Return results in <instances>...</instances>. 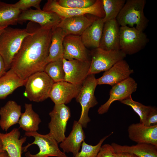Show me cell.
I'll return each mask as SVG.
<instances>
[{
	"mask_svg": "<svg viewBox=\"0 0 157 157\" xmlns=\"http://www.w3.org/2000/svg\"><path fill=\"white\" fill-rule=\"evenodd\" d=\"M20 133L17 128H14L8 133H0V139L3 149L9 157H21L22 145L26 140V137L19 139Z\"/></svg>",
	"mask_w": 157,
	"mask_h": 157,
	"instance_id": "cell-20",
	"label": "cell"
},
{
	"mask_svg": "<svg viewBox=\"0 0 157 157\" xmlns=\"http://www.w3.org/2000/svg\"><path fill=\"white\" fill-rule=\"evenodd\" d=\"M114 155L116 157H139L133 153L126 152H115Z\"/></svg>",
	"mask_w": 157,
	"mask_h": 157,
	"instance_id": "cell-37",
	"label": "cell"
},
{
	"mask_svg": "<svg viewBox=\"0 0 157 157\" xmlns=\"http://www.w3.org/2000/svg\"><path fill=\"white\" fill-rule=\"evenodd\" d=\"M85 15L63 18L58 27L62 29L66 35H72L81 36L98 18L95 16L89 17Z\"/></svg>",
	"mask_w": 157,
	"mask_h": 157,
	"instance_id": "cell-18",
	"label": "cell"
},
{
	"mask_svg": "<svg viewBox=\"0 0 157 157\" xmlns=\"http://www.w3.org/2000/svg\"><path fill=\"white\" fill-rule=\"evenodd\" d=\"M62 19L61 17L54 12L30 8L21 12L18 23L30 21L38 24L42 28L53 30L58 27Z\"/></svg>",
	"mask_w": 157,
	"mask_h": 157,
	"instance_id": "cell-11",
	"label": "cell"
},
{
	"mask_svg": "<svg viewBox=\"0 0 157 157\" xmlns=\"http://www.w3.org/2000/svg\"><path fill=\"white\" fill-rule=\"evenodd\" d=\"M63 58L48 63L44 68V71L54 83L64 81Z\"/></svg>",
	"mask_w": 157,
	"mask_h": 157,
	"instance_id": "cell-30",
	"label": "cell"
},
{
	"mask_svg": "<svg viewBox=\"0 0 157 157\" xmlns=\"http://www.w3.org/2000/svg\"><path fill=\"white\" fill-rule=\"evenodd\" d=\"M26 80L21 79L10 68L0 77V99L5 98L17 88L25 85Z\"/></svg>",
	"mask_w": 157,
	"mask_h": 157,
	"instance_id": "cell-24",
	"label": "cell"
},
{
	"mask_svg": "<svg viewBox=\"0 0 157 157\" xmlns=\"http://www.w3.org/2000/svg\"><path fill=\"white\" fill-rule=\"evenodd\" d=\"M24 107L25 111L22 113L18 122L19 128L25 132H36L39 129L41 120L39 115L33 110L32 104L26 103Z\"/></svg>",
	"mask_w": 157,
	"mask_h": 157,
	"instance_id": "cell-27",
	"label": "cell"
},
{
	"mask_svg": "<svg viewBox=\"0 0 157 157\" xmlns=\"http://www.w3.org/2000/svg\"><path fill=\"white\" fill-rule=\"evenodd\" d=\"M133 72L125 60H121L105 71L101 76L97 79V85L107 84L113 87L130 77Z\"/></svg>",
	"mask_w": 157,
	"mask_h": 157,
	"instance_id": "cell-15",
	"label": "cell"
},
{
	"mask_svg": "<svg viewBox=\"0 0 157 157\" xmlns=\"http://www.w3.org/2000/svg\"><path fill=\"white\" fill-rule=\"evenodd\" d=\"M24 135L34 138V141L22 148V152H26L27 148L31 145L35 144L39 148V152L33 154L29 151L25 154L26 157H68L65 153L59 149L58 143L48 133L46 135L40 134L36 132H25Z\"/></svg>",
	"mask_w": 157,
	"mask_h": 157,
	"instance_id": "cell-6",
	"label": "cell"
},
{
	"mask_svg": "<svg viewBox=\"0 0 157 157\" xmlns=\"http://www.w3.org/2000/svg\"><path fill=\"white\" fill-rule=\"evenodd\" d=\"M147 41L146 35L135 27L125 26L119 28L120 50L126 55L138 52L144 48Z\"/></svg>",
	"mask_w": 157,
	"mask_h": 157,
	"instance_id": "cell-7",
	"label": "cell"
},
{
	"mask_svg": "<svg viewBox=\"0 0 157 157\" xmlns=\"http://www.w3.org/2000/svg\"><path fill=\"white\" fill-rule=\"evenodd\" d=\"M96 0H58L56 1L60 6L66 8H82L89 7Z\"/></svg>",
	"mask_w": 157,
	"mask_h": 157,
	"instance_id": "cell-33",
	"label": "cell"
},
{
	"mask_svg": "<svg viewBox=\"0 0 157 157\" xmlns=\"http://www.w3.org/2000/svg\"><path fill=\"white\" fill-rule=\"evenodd\" d=\"M4 151H4L3 149V145L2 142L0 139V154L4 152Z\"/></svg>",
	"mask_w": 157,
	"mask_h": 157,
	"instance_id": "cell-40",
	"label": "cell"
},
{
	"mask_svg": "<svg viewBox=\"0 0 157 157\" xmlns=\"http://www.w3.org/2000/svg\"><path fill=\"white\" fill-rule=\"evenodd\" d=\"M66 36L63 31L60 27H57L53 30L47 59L48 63L63 58V41Z\"/></svg>",
	"mask_w": 157,
	"mask_h": 157,
	"instance_id": "cell-26",
	"label": "cell"
},
{
	"mask_svg": "<svg viewBox=\"0 0 157 157\" xmlns=\"http://www.w3.org/2000/svg\"><path fill=\"white\" fill-rule=\"evenodd\" d=\"M91 55L88 75L105 72L118 62L124 60L126 56L121 50L108 51L99 47L92 51Z\"/></svg>",
	"mask_w": 157,
	"mask_h": 157,
	"instance_id": "cell-8",
	"label": "cell"
},
{
	"mask_svg": "<svg viewBox=\"0 0 157 157\" xmlns=\"http://www.w3.org/2000/svg\"><path fill=\"white\" fill-rule=\"evenodd\" d=\"M105 16L102 19L105 22L116 18L124 5L125 0H102Z\"/></svg>",
	"mask_w": 157,
	"mask_h": 157,
	"instance_id": "cell-29",
	"label": "cell"
},
{
	"mask_svg": "<svg viewBox=\"0 0 157 157\" xmlns=\"http://www.w3.org/2000/svg\"><path fill=\"white\" fill-rule=\"evenodd\" d=\"M111 145L115 152H126L133 153L139 157H157V146L147 143H137L131 146L122 145L113 143Z\"/></svg>",
	"mask_w": 157,
	"mask_h": 157,
	"instance_id": "cell-25",
	"label": "cell"
},
{
	"mask_svg": "<svg viewBox=\"0 0 157 157\" xmlns=\"http://www.w3.org/2000/svg\"><path fill=\"white\" fill-rule=\"evenodd\" d=\"M6 72L4 61L0 55V77L3 75Z\"/></svg>",
	"mask_w": 157,
	"mask_h": 157,
	"instance_id": "cell-38",
	"label": "cell"
},
{
	"mask_svg": "<svg viewBox=\"0 0 157 157\" xmlns=\"http://www.w3.org/2000/svg\"><path fill=\"white\" fill-rule=\"evenodd\" d=\"M63 58L64 59L68 60H90L86 47L80 36L72 35H66L63 40Z\"/></svg>",
	"mask_w": 157,
	"mask_h": 157,
	"instance_id": "cell-16",
	"label": "cell"
},
{
	"mask_svg": "<svg viewBox=\"0 0 157 157\" xmlns=\"http://www.w3.org/2000/svg\"><path fill=\"white\" fill-rule=\"evenodd\" d=\"M31 34L27 28H5L0 35V55L6 71L11 68L13 60L24 38Z\"/></svg>",
	"mask_w": 157,
	"mask_h": 157,
	"instance_id": "cell-2",
	"label": "cell"
},
{
	"mask_svg": "<svg viewBox=\"0 0 157 157\" xmlns=\"http://www.w3.org/2000/svg\"><path fill=\"white\" fill-rule=\"evenodd\" d=\"M119 26L116 19L104 23L99 48L108 51L120 50Z\"/></svg>",
	"mask_w": 157,
	"mask_h": 157,
	"instance_id": "cell-19",
	"label": "cell"
},
{
	"mask_svg": "<svg viewBox=\"0 0 157 157\" xmlns=\"http://www.w3.org/2000/svg\"><path fill=\"white\" fill-rule=\"evenodd\" d=\"M156 124H157V109L156 107H153L144 125L146 126H150Z\"/></svg>",
	"mask_w": 157,
	"mask_h": 157,
	"instance_id": "cell-36",
	"label": "cell"
},
{
	"mask_svg": "<svg viewBox=\"0 0 157 157\" xmlns=\"http://www.w3.org/2000/svg\"><path fill=\"white\" fill-rule=\"evenodd\" d=\"M137 88V83L130 77L113 86L110 91L108 99L99 108L98 113L102 115L107 113L113 102L120 101L129 98L136 91Z\"/></svg>",
	"mask_w": 157,
	"mask_h": 157,
	"instance_id": "cell-12",
	"label": "cell"
},
{
	"mask_svg": "<svg viewBox=\"0 0 157 157\" xmlns=\"http://www.w3.org/2000/svg\"><path fill=\"white\" fill-rule=\"evenodd\" d=\"M41 1V0H20L13 5L22 12L30 9L31 7L41 9L40 4Z\"/></svg>",
	"mask_w": 157,
	"mask_h": 157,
	"instance_id": "cell-34",
	"label": "cell"
},
{
	"mask_svg": "<svg viewBox=\"0 0 157 157\" xmlns=\"http://www.w3.org/2000/svg\"><path fill=\"white\" fill-rule=\"evenodd\" d=\"M115 152L111 145L106 144L102 145L96 157H116Z\"/></svg>",
	"mask_w": 157,
	"mask_h": 157,
	"instance_id": "cell-35",
	"label": "cell"
},
{
	"mask_svg": "<svg viewBox=\"0 0 157 157\" xmlns=\"http://www.w3.org/2000/svg\"><path fill=\"white\" fill-rule=\"evenodd\" d=\"M120 102L131 107L139 117L140 123L143 125L145 124L146 119L153 108V107L145 106L134 101L132 99L131 96Z\"/></svg>",
	"mask_w": 157,
	"mask_h": 157,
	"instance_id": "cell-31",
	"label": "cell"
},
{
	"mask_svg": "<svg viewBox=\"0 0 157 157\" xmlns=\"http://www.w3.org/2000/svg\"><path fill=\"white\" fill-rule=\"evenodd\" d=\"M97 85L94 74L88 75L83 82L80 91L75 98L76 101L79 103L81 106V115L78 121L83 128H86L88 123L91 121L88 115L90 109L98 103L94 94Z\"/></svg>",
	"mask_w": 157,
	"mask_h": 157,
	"instance_id": "cell-5",
	"label": "cell"
},
{
	"mask_svg": "<svg viewBox=\"0 0 157 157\" xmlns=\"http://www.w3.org/2000/svg\"><path fill=\"white\" fill-rule=\"evenodd\" d=\"M22 11L15 7L13 4L0 2V26L8 27L18 23Z\"/></svg>",
	"mask_w": 157,
	"mask_h": 157,
	"instance_id": "cell-28",
	"label": "cell"
},
{
	"mask_svg": "<svg viewBox=\"0 0 157 157\" xmlns=\"http://www.w3.org/2000/svg\"><path fill=\"white\" fill-rule=\"evenodd\" d=\"M102 19L98 18L80 36L86 47H99L104 24Z\"/></svg>",
	"mask_w": 157,
	"mask_h": 157,
	"instance_id": "cell-23",
	"label": "cell"
},
{
	"mask_svg": "<svg viewBox=\"0 0 157 157\" xmlns=\"http://www.w3.org/2000/svg\"><path fill=\"white\" fill-rule=\"evenodd\" d=\"M145 0H127L117 16L116 20L121 26L129 25L143 31L149 20L145 16L144 10Z\"/></svg>",
	"mask_w": 157,
	"mask_h": 157,
	"instance_id": "cell-3",
	"label": "cell"
},
{
	"mask_svg": "<svg viewBox=\"0 0 157 157\" xmlns=\"http://www.w3.org/2000/svg\"><path fill=\"white\" fill-rule=\"evenodd\" d=\"M0 157H9L7 153L4 151L0 154Z\"/></svg>",
	"mask_w": 157,
	"mask_h": 157,
	"instance_id": "cell-39",
	"label": "cell"
},
{
	"mask_svg": "<svg viewBox=\"0 0 157 157\" xmlns=\"http://www.w3.org/2000/svg\"><path fill=\"white\" fill-rule=\"evenodd\" d=\"M64 81L76 85L82 84L88 75L91 60H67L63 58Z\"/></svg>",
	"mask_w": 157,
	"mask_h": 157,
	"instance_id": "cell-13",
	"label": "cell"
},
{
	"mask_svg": "<svg viewBox=\"0 0 157 157\" xmlns=\"http://www.w3.org/2000/svg\"><path fill=\"white\" fill-rule=\"evenodd\" d=\"M82 84L76 85L65 81L54 83L49 97L55 104H67L76 97Z\"/></svg>",
	"mask_w": 157,
	"mask_h": 157,
	"instance_id": "cell-14",
	"label": "cell"
},
{
	"mask_svg": "<svg viewBox=\"0 0 157 157\" xmlns=\"http://www.w3.org/2000/svg\"><path fill=\"white\" fill-rule=\"evenodd\" d=\"M113 133V132H112L104 137L95 145H89L83 141L81 145V151L73 157H96L104 141Z\"/></svg>",
	"mask_w": 157,
	"mask_h": 157,
	"instance_id": "cell-32",
	"label": "cell"
},
{
	"mask_svg": "<svg viewBox=\"0 0 157 157\" xmlns=\"http://www.w3.org/2000/svg\"><path fill=\"white\" fill-rule=\"evenodd\" d=\"M21 107L13 100L8 101L0 109V126L7 131L11 126L18 123L22 114Z\"/></svg>",
	"mask_w": 157,
	"mask_h": 157,
	"instance_id": "cell-22",
	"label": "cell"
},
{
	"mask_svg": "<svg viewBox=\"0 0 157 157\" xmlns=\"http://www.w3.org/2000/svg\"><path fill=\"white\" fill-rule=\"evenodd\" d=\"M42 10L54 12L63 19L75 16L89 14L99 18H103L105 16L102 0H96L92 6L86 8H72L62 7L56 0H48L44 5Z\"/></svg>",
	"mask_w": 157,
	"mask_h": 157,
	"instance_id": "cell-9",
	"label": "cell"
},
{
	"mask_svg": "<svg viewBox=\"0 0 157 157\" xmlns=\"http://www.w3.org/2000/svg\"><path fill=\"white\" fill-rule=\"evenodd\" d=\"M26 28L31 34L23 40L10 68L23 80L36 72L44 71L48 64L53 30L42 28L32 22Z\"/></svg>",
	"mask_w": 157,
	"mask_h": 157,
	"instance_id": "cell-1",
	"label": "cell"
},
{
	"mask_svg": "<svg viewBox=\"0 0 157 157\" xmlns=\"http://www.w3.org/2000/svg\"><path fill=\"white\" fill-rule=\"evenodd\" d=\"M7 27L0 26V35L3 31L4 29Z\"/></svg>",
	"mask_w": 157,
	"mask_h": 157,
	"instance_id": "cell-41",
	"label": "cell"
},
{
	"mask_svg": "<svg viewBox=\"0 0 157 157\" xmlns=\"http://www.w3.org/2000/svg\"><path fill=\"white\" fill-rule=\"evenodd\" d=\"M49 115L51 120L48 124V134L58 143L61 142L66 137L67 125L71 116L70 109L65 104H55Z\"/></svg>",
	"mask_w": 157,
	"mask_h": 157,
	"instance_id": "cell-10",
	"label": "cell"
},
{
	"mask_svg": "<svg viewBox=\"0 0 157 157\" xmlns=\"http://www.w3.org/2000/svg\"><path fill=\"white\" fill-rule=\"evenodd\" d=\"M1 1H0V2H1Z\"/></svg>",
	"mask_w": 157,
	"mask_h": 157,
	"instance_id": "cell-42",
	"label": "cell"
},
{
	"mask_svg": "<svg viewBox=\"0 0 157 157\" xmlns=\"http://www.w3.org/2000/svg\"><path fill=\"white\" fill-rule=\"evenodd\" d=\"M54 83L44 71L36 72L27 79L24 95L31 101L42 102L49 97Z\"/></svg>",
	"mask_w": 157,
	"mask_h": 157,
	"instance_id": "cell-4",
	"label": "cell"
},
{
	"mask_svg": "<svg viewBox=\"0 0 157 157\" xmlns=\"http://www.w3.org/2000/svg\"><path fill=\"white\" fill-rule=\"evenodd\" d=\"M129 138L137 143H147L157 146V124L146 126L140 123H133L128 129Z\"/></svg>",
	"mask_w": 157,
	"mask_h": 157,
	"instance_id": "cell-17",
	"label": "cell"
},
{
	"mask_svg": "<svg viewBox=\"0 0 157 157\" xmlns=\"http://www.w3.org/2000/svg\"><path fill=\"white\" fill-rule=\"evenodd\" d=\"M83 128L78 121H74L70 134L60 144V147L63 149V152L72 153L74 156L79 152L85 138Z\"/></svg>",
	"mask_w": 157,
	"mask_h": 157,
	"instance_id": "cell-21",
	"label": "cell"
}]
</instances>
